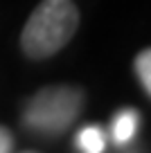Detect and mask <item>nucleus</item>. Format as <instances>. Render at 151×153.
I'll use <instances>...</instances> for the list:
<instances>
[{"instance_id": "2", "label": "nucleus", "mask_w": 151, "mask_h": 153, "mask_svg": "<svg viewBox=\"0 0 151 153\" xmlns=\"http://www.w3.org/2000/svg\"><path fill=\"white\" fill-rule=\"evenodd\" d=\"M86 104V95L77 86L41 88L23 110V124L38 135H61L77 122Z\"/></svg>"}, {"instance_id": "4", "label": "nucleus", "mask_w": 151, "mask_h": 153, "mask_svg": "<svg viewBox=\"0 0 151 153\" xmlns=\"http://www.w3.org/2000/svg\"><path fill=\"white\" fill-rule=\"evenodd\" d=\"M77 146L86 153H102L106 149V133L102 126L88 124L77 133Z\"/></svg>"}, {"instance_id": "1", "label": "nucleus", "mask_w": 151, "mask_h": 153, "mask_svg": "<svg viewBox=\"0 0 151 153\" xmlns=\"http://www.w3.org/2000/svg\"><path fill=\"white\" fill-rule=\"evenodd\" d=\"M79 27V9L70 0H43L20 34V48L29 59H47L63 50Z\"/></svg>"}, {"instance_id": "5", "label": "nucleus", "mask_w": 151, "mask_h": 153, "mask_svg": "<svg viewBox=\"0 0 151 153\" xmlns=\"http://www.w3.org/2000/svg\"><path fill=\"white\" fill-rule=\"evenodd\" d=\"M135 74H138V81L142 83V88L147 90V95L151 97V48L138 52L135 56Z\"/></svg>"}, {"instance_id": "6", "label": "nucleus", "mask_w": 151, "mask_h": 153, "mask_svg": "<svg viewBox=\"0 0 151 153\" xmlns=\"http://www.w3.org/2000/svg\"><path fill=\"white\" fill-rule=\"evenodd\" d=\"M14 149V135L9 133V128L0 126V153H9Z\"/></svg>"}, {"instance_id": "3", "label": "nucleus", "mask_w": 151, "mask_h": 153, "mask_svg": "<svg viewBox=\"0 0 151 153\" xmlns=\"http://www.w3.org/2000/svg\"><path fill=\"white\" fill-rule=\"evenodd\" d=\"M138 126H140V113L131 106L122 108L117 115L113 117V124H111V133L113 140L117 144H129L138 133Z\"/></svg>"}]
</instances>
